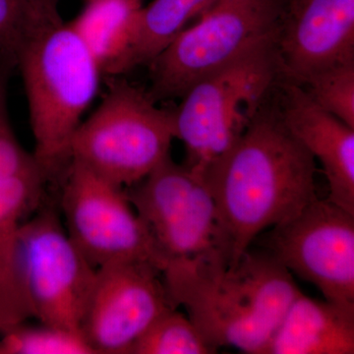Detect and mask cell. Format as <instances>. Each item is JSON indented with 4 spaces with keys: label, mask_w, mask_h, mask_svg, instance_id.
I'll list each match as a JSON object with an SVG mask.
<instances>
[{
    "label": "cell",
    "mask_w": 354,
    "mask_h": 354,
    "mask_svg": "<svg viewBox=\"0 0 354 354\" xmlns=\"http://www.w3.org/2000/svg\"><path fill=\"white\" fill-rule=\"evenodd\" d=\"M315 174V158L283 122L277 88L239 141L202 177L215 202L227 267L264 230L317 197Z\"/></svg>",
    "instance_id": "1"
},
{
    "label": "cell",
    "mask_w": 354,
    "mask_h": 354,
    "mask_svg": "<svg viewBox=\"0 0 354 354\" xmlns=\"http://www.w3.org/2000/svg\"><path fill=\"white\" fill-rule=\"evenodd\" d=\"M169 299L216 349L266 354L295 298L291 272L271 253L247 250L234 266L169 264L162 272Z\"/></svg>",
    "instance_id": "2"
},
{
    "label": "cell",
    "mask_w": 354,
    "mask_h": 354,
    "mask_svg": "<svg viewBox=\"0 0 354 354\" xmlns=\"http://www.w3.org/2000/svg\"><path fill=\"white\" fill-rule=\"evenodd\" d=\"M16 66L24 82L34 153L59 183L71 162L70 146L102 74L92 51L60 15L41 14L25 32Z\"/></svg>",
    "instance_id": "3"
},
{
    "label": "cell",
    "mask_w": 354,
    "mask_h": 354,
    "mask_svg": "<svg viewBox=\"0 0 354 354\" xmlns=\"http://www.w3.org/2000/svg\"><path fill=\"white\" fill-rule=\"evenodd\" d=\"M283 78L272 43L194 84L174 109L176 138L185 149L183 165L203 177L239 141Z\"/></svg>",
    "instance_id": "4"
},
{
    "label": "cell",
    "mask_w": 354,
    "mask_h": 354,
    "mask_svg": "<svg viewBox=\"0 0 354 354\" xmlns=\"http://www.w3.org/2000/svg\"><path fill=\"white\" fill-rule=\"evenodd\" d=\"M174 139V109L160 108L148 91L114 78L99 108L74 134L70 160L127 188L171 156Z\"/></svg>",
    "instance_id": "5"
},
{
    "label": "cell",
    "mask_w": 354,
    "mask_h": 354,
    "mask_svg": "<svg viewBox=\"0 0 354 354\" xmlns=\"http://www.w3.org/2000/svg\"><path fill=\"white\" fill-rule=\"evenodd\" d=\"M288 0H218L149 64L148 94L181 99L194 84L261 46L278 41Z\"/></svg>",
    "instance_id": "6"
},
{
    "label": "cell",
    "mask_w": 354,
    "mask_h": 354,
    "mask_svg": "<svg viewBox=\"0 0 354 354\" xmlns=\"http://www.w3.org/2000/svg\"><path fill=\"white\" fill-rule=\"evenodd\" d=\"M125 191L164 258L165 267H227L215 202L202 177L183 164H176L169 156Z\"/></svg>",
    "instance_id": "7"
},
{
    "label": "cell",
    "mask_w": 354,
    "mask_h": 354,
    "mask_svg": "<svg viewBox=\"0 0 354 354\" xmlns=\"http://www.w3.org/2000/svg\"><path fill=\"white\" fill-rule=\"evenodd\" d=\"M97 268L79 250L46 197L21 227L18 274L32 318L80 334Z\"/></svg>",
    "instance_id": "8"
},
{
    "label": "cell",
    "mask_w": 354,
    "mask_h": 354,
    "mask_svg": "<svg viewBox=\"0 0 354 354\" xmlns=\"http://www.w3.org/2000/svg\"><path fill=\"white\" fill-rule=\"evenodd\" d=\"M60 185L58 209L70 239L95 268L143 261L164 271V258L125 188L71 160Z\"/></svg>",
    "instance_id": "9"
},
{
    "label": "cell",
    "mask_w": 354,
    "mask_h": 354,
    "mask_svg": "<svg viewBox=\"0 0 354 354\" xmlns=\"http://www.w3.org/2000/svg\"><path fill=\"white\" fill-rule=\"evenodd\" d=\"M268 252L342 308L354 311V215L314 198L272 227Z\"/></svg>",
    "instance_id": "10"
},
{
    "label": "cell",
    "mask_w": 354,
    "mask_h": 354,
    "mask_svg": "<svg viewBox=\"0 0 354 354\" xmlns=\"http://www.w3.org/2000/svg\"><path fill=\"white\" fill-rule=\"evenodd\" d=\"M11 75L0 68V333L31 319L18 274L23 223L48 197L50 181L20 143L8 108Z\"/></svg>",
    "instance_id": "11"
},
{
    "label": "cell",
    "mask_w": 354,
    "mask_h": 354,
    "mask_svg": "<svg viewBox=\"0 0 354 354\" xmlns=\"http://www.w3.org/2000/svg\"><path fill=\"white\" fill-rule=\"evenodd\" d=\"M160 276L157 267L143 261L97 268L80 325L94 354H129L158 316L176 308Z\"/></svg>",
    "instance_id": "12"
},
{
    "label": "cell",
    "mask_w": 354,
    "mask_h": 354,
    "mask_svg": "<svg viewBox=\"0 0 354 354\" xmlns=\"http://www.w3.org/2000/svg\"><path fill=\"white\" fill-rule=\"evenodd\" d=\"M277 48L283 79L354 62V0H288Z\"/></svg>",
    "instance_id": "13"
},
{
    "label": "cell",
    "mask_w": 354,
    "mask_h": 354,
    "mask_svg": "<svg viewBox=\"0 0 354 354\" xmlns=\"http://www.w3.org/2000/svg\"><path fill=\"white\" fill-rule=\"evenodd\" d=\"M278 102L286 128L322 165L328 200L354 215L353 128L321 108L304 87L283 78Z\"/></svg>",
    "instance_id": "14"
},
{
    "label": "cell",
    "mask_w": 354,
    "mask_h": 354,
    "mask_svg": "<svg viewBox=\"0 0 354 354\" xmlns=\"http://www.w3.org/2000/svg\"><path fill=\"white\" fill-rule=\"evenodd\" d=\"M354 311L300 293L266 354H353Z\"/></svg>",
    "instance_id": "15"
},
{
    "label": "cell",
    "mask_w": 354,
    "mask_h": 354,
    "mask_svg": "<svg viewBox=\"0 0 354 354\" xmlns=\"http://www.w3.org/2000/svg\"><path fill=\"white\" fill-rule=\"evenodd\" d=\"M218 0H153L140 7L127 48L109 76L148 65L186 29L195 24Z\"/></svg>",
    "instance_id": "16"
},
{
    "label": "cell",
    "mask_w": 354,
    "mask_h": 354,
    "mask_svg": "<svg viewBox=\"0 0 354 354\" xmlns=\"http://www.w3.org/2000/svg\"><path fill=\"white\" fill-rule=\"evenodd\" d=\"M141 7L135 0H90L70 22L92 51L102 72L109 75L127 48L135 15Z\"/></svg>",
    "instance_id": "17"
},
{
    "label": "cell",
    "mask_w": 354,
    "mask_h": 354,
    "mask_svg": "<svg viewBox=\"0 0 354 354\" xmlns=\"http://www.w3.org/2000/svg\"><path fill=\"white\" fill-rule=\"evenodd\" d=\"M216 351L188 316L171 308L153 321L133 344L129 354H211Z\"/></svg>",
    "instance_id": "18"
},
{
    "label": "cell",
    "mask_w": 354,
    "mask_h": 354,
    "mask_svg": "<svg viewBox=\"0 0 354 354\" xmlns=\"http://www.w3.org/2000/svg\"><path fill=\"white\" fill-rule=\"evenodd\" d=\"M0 354H94L82 335L23 322L0 333Z\"/></svg>",
    "instance_id": "19"
},
{
    "label": "cell",
    "mask_w": 354,
    "mask_h": 354,
    "mask_svg": "<svg viewBox=\"0 0 354 354\" xmlns=\"http://www.w3.org/2000/svg\"><path fill=\"white\" fill-rule=\"evenodd\" d=\"M300 86L321 108L354 129V62L318 72Z\"/></svg>",
    "instance_id": "20"
},
{
    "label": "cell",
    "mask_w": 354,
    "mask_h": 354,
    "mask_svg": "<svg viewBox=\"0 0 354 354\" xmlns=\"http://www.w3.org/2000/svg\"><path fill=\"white\" fill-rule=\"evenodd\" d=\"M43 13L31 0H0V57L16 58L25 32Z\"/></svg>",
    "instance_id": "21"
},
{
    "label": "cell",
    "mask_w": 354,
    "mask_h": 354,
    "mask_svg": "<svg viewBox=\"0 0 354 354\" xmlns=\"http://www.w3.org/2000/svg\"><path fill=\"white\" fill-rule=\"evenodd\" d=\"M31 1L39 10L43 11L44 13L50 14V15L59 14L58 6L62 0H31Z\"/></svg>",
    "instance_id": "22"
},
{
    "label": "cell",
    "mask_w": 354,
    "mask_h": 354,
    "mask_svg": "<svg viewBox=\"0 0 354 354\" xmlns=\"http://www.w3.org/2000/svg\"><path fill=\"white\" fill-rule=\"evenodd\" d=\"M86 2L90 1V0H85ZM135 1H140V0H135Z\"/></svg>",
    "instance_id": "23"
}]
</instances>
